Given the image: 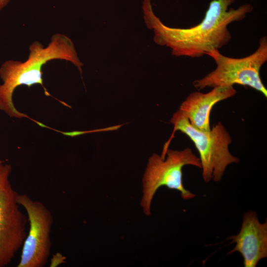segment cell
Wrapping results in <instances>:
<instances>
[{
	"instance_id": "cell-1",
	"label": "cell",
	"mask_w": 267,
	"mask_h": 267,
	"mask_svg": "<svg viewBox=\"0 0 267 267\" xmlns=\"http://www.w3.org/2000/svg\"><path fill=\"white\" fill-rule=\"evenodd\" d=\"M150 0H144L142 8L145 23L154 33V42L170 47L174 56L191 58L200 57L225 45L231 38L228 25L242 20L253 9L250 4L229 9L235 0H212L198 24L187 28H172L154 14Z\"/></svg>"
},
{
	"instance_id": "cell-2",
	"label": "cell",
	"mask_w": 267,
	"mask_h": 267,
	"mask_svg": "<svg viewBox=\"0 0 267 267\" xmlns=\"http://www.w3.org/2000/svg\"><path fill=\"white\" fill-rule=\"evenodd\" d=\"M29 50L28 58L24 62L7 60L0 67V77L3 82L0 85V110L11 117L31 119L14 106L12 95L18 87L25 85L30 87L39 84L46 96H51L43 84L42 68L47 62L53 59L70 61L82 74L83 64L78 56L74 44L64 34L53 35L45 47L35 41L30 45Z\"/></svg>"
},
{
	"instance_id": "cell-3",
	"label": "cell",
	"mask_w": 267,
	"mask_h": 267,
	"mask_svg": "<svg viewBox=\"0 0 267 267\" xmlns=\"http://www.w3.org/2000/svg\"><path fill=\"white\" fill-rule=\"evenodd\" d=\"M170 123L174 126L173 132L165 143L161 155L166 156L176 131L184 134L199 153L202 178L205 182L211 180L220 181L228 165L239 163V159L229 150L232 138L222 122H219L209 131H202L193 127L178 110L173 114Z\"/></svg>"
},
{
	"instance_id": "cell-4",
	"label": "cell",
	"mask_w": 267,
	"mask_h": 267,
	"mask_svg": "<svg viewBox=\"0 0 267 267\" xmlns=\"http://www.w3.org/2000/svg\"><path fill=\"white\" fill-rule=\"evenodd\" d=\"M207 55L215 60L216 68L202 78L193 82L196 89L238 84L250 87L267 97V89L260 75L262 66L267 61L266 37L260 39L259 46L254 52L244 57H229L222 55L218 49Z\"/></svg>"
},
{
	"instance_id": "cell-5",
	"label": "cell",
	"mask_w": 267,
	"mask_h": 267,
	"mask_svg": "<svg viewBox=\"0 0 267 267\" xmlns=\"http://www.w3.org/2000/svg\"><path fill=\"white\" fill-rule=\"evenodd\" d=\"M191 165L201 168L200 159L190 148L181 150L168 149L165 159L153 153L149 158L143 178V196L141 206L146 215L151 214L153 198L161 186L176 190L184 200L194 198L196 195L185 189L182 180V168Z\"/></svg>"
},
{
	"instance_id": "cell-6",
	"label": "cell",
	"mask_w": 267,
	"mask_h": 267,
	"mask_svg": "<svg viewBox=\"0 0 267 267\" xmlns=\"http://www.w3.org/2000/svg\"><path fill=\"white\" fill-rule=\"evenodd\" d=\"M11 166L0 164V267L9 265L26 237L28 218L21 212L18 193L9 180Z\"/></svg>"
},
{
	"instance_id": "cell-7",
	"label": "cell",
	"mask_w": 267,
	"mask_h": 267,
	"mask_svg": "<svg viewBox=\"0 0 267 267\" xmlns=\"http://www.w3.org/2000/svg\"><path fill=\"white\" fill-rule=\"evenodd\" d=\"M17 201L25 210L30 224L17 267H43L50 254L52 216L43 203L33 200L26 194H18Z\"/></svg>"
},
{
	"instance_id": "cell-8",
	"label": "cell",
	"mask_w": 267,
	"mask_h": 267,
	"mask_svg": "<svg viewBox=\"0 0 267 267\" xmlns=\"http://www.w3.org/2000/svg\"><path fill=\"white\" fill-rule=\"evenodd\" d=\"M227 239L236 244L228 254L240 253L245 267H255L261 260L267 257V222H260L254 211L245 213L238 234Z\"/></svg>"
},
{
	"instance_id": "cell-9",
	"label": "cell",
	"mask_w": 267,
	"mask_h": 267,
	"mask_svg": "<svg viewBox=\"0 0 267 267\" xmlns=\"http://www.w3.org/2000/svg\"><path fill=\"white\" fill-rule=\"evenodd\" d=\"M233 86L217 87L206 93L194 91L180 104L178 110L195 128L202 131L211 130L210 114L217 103L234 96Z\"/></svg>"
},
{
	"instance_id": "cell-10",
	"label": "cell",
	"mask_w": 267,
	"mask_h": 267,
	"mask_svg": "<svg viewBox=\"0 0 267 267\" xmlns=\"http://www.w3.org/2000/svg\"><path fill=\"white\" fill-rule=\"evenodd\" d=\"M66 257L60 253H56L53 255L51 259L50 267H57L65 262Z\"/></svg>"
},
{
	"instance_id": "cell-11",
	"label": "cell",
	"mask_w": 267,
	"mask_h": 267,
	"mask_svg": "<svg viewBox=\"0 0 267 267\" xmlns=\"http://www.w3.org/2000/svg\"><path fill=\"white\" fill-rule=\"evenodd\" d=\"M9 1V0H0V11L7 4Z\"/></svg>"
},
{
	"instance_id": "cell-12",
	"label": "cell",
	"mask_w": 267,
	"mask_h": 267,
	"mask_svg": "<svg viewBox=\"0 0 267 267\" xmlns=\"http://www.w3.org/2000/svg\"><path fill=\"white\" fill-rule=\"evenodd\" d=\"M3 161H2V160H0V164L2 163H3Z\"/></svg>"
}]
</instances>
